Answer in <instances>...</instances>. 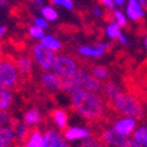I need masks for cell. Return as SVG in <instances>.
<instances>
[{
  "mask_svg": "<svg viewBox=\"0 0 147 147\" xmlns=\"http://www.w3.org/2000/svg\"><path fill=\"white\" fill-rule=\"evenodd\" d=\"M73 109L90 122L100 124L105 119V104L101 96L86 90H79L71 95Z\"/></svg>",
  "mask_w": 147,
  "mask_h": 147,
  "instance_id": "1",
  "label": "cell"
},
{
  "mask_svg": "<svg viewBox=\"0 0 147 147\" xmlns=\"http://www.w3.org/2000/svg\"><path fill=\"white\" fill-rule=\"evenodd\" d=\"M106 107L109 113L115 115H126L136 120H141L145 115V111L141 101L131 93L119 92L109 100H106Z\"/></svg>",
  "mask_w": 147,
  "mask_h": 147,
  "instance_id": "2",
  "label": "cell"
},
{
  "mask_svg": "<svg viewBox=\"0 0 147 147\" xmlns=\"http://www.w3.org/2000/svg\"><path fill=\"white\" fill-rule=\"evenodd\" d=\"M20 73L18 71L16 59L12 57H3L0 60V85L9 90H18L20 82Z\"/></svg>",
  "mask_w": 147,
  "mask_h": 147,
  "instance_id": "3",
  "label": "cell"
},
{
  "mask_svg": "<svg viewBox=\"0 0 147 147\" xmlns=\"http://www.w3.org/2000/svg\"><path fill=\"white\" fill-rule=\"evenodd\" d=\"M33 57L36 63H38V65L40 66V68L46 72L52 71L57 59L55 52L48 50L41 44H35L33 46Z\"/></svg>",
  "mask_w": 147,
  "mask_h": 147,
  "instance_id": "4",
  "label": "cell"
},
{
  "mask_svg": "<svg viewBox=\"0 0 147 147\" xmlns=\"http://www.w3.org/2000/svg\"><path fill=\"white\" fill-rule=\"evenodd\" d=\"M92 134L99 140L102 147H119L126 139V137L115 132L113 127L112 128L100 127L98 131L92 132Z\"/></svg>",
  "mask_w": 147,
  "mask_h": 147,
  "instance_id": "5",
  "label": "cell"
},
{
  "mask_svg": "<svg viewBox=\"0 0 147 147\" xmlns=\"http://www.w3.org/2000/svg\"><path fill=\"white\" fill-rule=\"evenodd\" d=\"M52 71L61 79H65L74 74L78 71V66H77V63L72 58L66 55H58Z\"/></svg>",
  "mask_w": 147,
  "mask_h": 147,
  "instance_id": "6",
  "label": "cell"
},
{
  "mask_svg": "<svg viewBox=\"0 0 147 147\" xmlns=\"http://www.w3.org/2000/svg\"><path fill=\"white\" fill-rule=\"evenodd\" d=\"M78 74L81 81V88L86 90L92 93H100L102 91V84L100 80L94 78L91 73L84 71V69H78Z\"/></svg>",
  "mask_w": 147,
  "mask_h": 147,
  "instance_id": "7",
  "label": "cell"
},
{
  "mask_svg": "<svg viewBox=\"0 0 147 147\" xmlns=\"http://www.w3.org/2000/svg\"><path fill=\"white\" fill-rule=\"evenodd\" d=\"M20 144L24 147H45L44 134L38 128L30 127Z\"/></svg>",
  "mask_w": 147,
  "mask_h": 147,
  "instance_id": "8",
  "label": "cell"
},
{
  "mask_svg": "<svg viewBox=\"0 0 147 147\" xmlns=\"http://www.w3.org/2000/svg\"><path fill=\"white\" fill-rule=\"evenodd\" d=\"M44 142L45 147H69L63 134L55 129H47L44 133Z\"/></svg>",
  "mask_w": 147,
  "mask_h": 147,
  "instance_id": "9",
  "label": "cell"
},
{
  "mask_svg": "<svg viewBox=\"0 0 147 147\" xmlns=\"http://www.w3.org/2000/svg\"><path fill=\"white\" fill-rule=\"evenodd\" d=\"M137 126L136 119L133 118H122V119H118L117 121H114V131L118 132L119 134L124 137H127L132 132H134Z\"/></svg>",
  "mask_w": 147,
  "mask_h": 147,
  "instance_id": "10",
  "label": "cell"
},
{
  "mask_svg": "<svg viewBox=\"0 0 147 147\" xmlns=\"http://www.w3.org/2000/svg\"><path fill=\"white\" fill-rule=\"evenodd\" d=\"M63 137L67 141H74V140H81L86 139L92 136V131L84 128V127H69L63 131Z\"/></svg>",
  "mask_w": 147,
  "mask_h": 147,
  "instance_id": "11",
  "label": "cell"
},
{
  "mask_svg": "<svg viewBox=\"0 0 147 147\" xmlns=\"http://www.w3.org/2000/svg\"><path fill=\"white\" fill-rule=\"evenodd\" d=\"M41 81H42V85L45 86V88H47L48 91H52V92L61 90V86H63V79L58 77L53 72H46L41 78Z\"/></svg>",
  "mask_w": 147,
  "mask_h": 147,
  "instance_id": "12",
  "label": "cell"
},
{
  "mask_svg": "<svg viewBox=\"0 0 147 147\" xmlns=\"http://www.w3.org/2000/svg\"><path fill=\"white\" fill-rule=\"evenodd\" d=\"M16 133L9 126H0V147H13L16 145Z\"/></svg>",
  "mask_w": 147,
  "mask_h": 147,
  "instance_id": "13",
  "label": "cell"
},
{
  "mask_svg": "<svg viewBox=\"0 0 147 147\" xmlns=\"http://www.w3.org/2000/svg\"><path fill=\"white\" fill-rule=\"evenodd\" d=\"M16 64L18 67V71L22 76H30L33 69V60L30 55H19L16 59Z\"/></svg>",
  "mask_w": 147,
  "mask_h": 147,
  "instance_id": "14",
  "label": "cell"
},
{
  "mask_svg": "<svg viewBox=\"0 0 147 147\" xmlns=\"http://www.w3.org/2000/svg\"><path fill=\"white\" fill-rule=\"evenodd\" d=\"M51 118L53 120L54 124L60 128V129H66L67 128V113L64 111V109H60V108H57V109H53L51 112Z\"/></svg>",
  "mask_w": 147,
  "mask_h": 147,
  "instance_id": "15",
  "label": "cell"
},
{
  "mask_svg": "<svg viewBox=\"0 0 147 147\" xmlns=\"http://www.w3.org/2000/svg\"><path fill=\"white\" fill-rule=\"evenodd\" d=\"M41 121V114L36 108H30L24 114V124L27 127H33Z\"/></svg>",
  "mask_w": 147,
  "mask_h": 147,
  "instance_id": "16",
  "label": "cell"
},
{
  "mask_svg": "<svg viewBox=\"0 0 147 147\" xmlns=\"http://www.w3.org/2000/svg\"><path fill=\"white\" fill-rule=\"evenodd\" d=\"M13 101V93L8 87L0 85V109H7Z\"/></svg>",
  "mask_w": 147,
  "mask_h": 147,
  "instance_id": "17",
  "label": "cell"
},
{
  "mask_svg": "<svg viewBox=\"0 0 147 147\" xmlns=\"http://www.w3.org/2000/svg\"><path fill=\"white\" fill-rule=\"evenodd\" d=\"M102 99L105 98V100H109L111 98H113L117 93L120 92V87L118 86V85L113 81H106L104 85H102Z\"/></svg>",
  "mask_w": 147,
  "mask_h": 147,
  "instance_id": "18",
  "label": "cell"
},
{
  "mask_svg": "<svg viewBox=\"0 0 147 147\" xmlns=\"http://www.w3.org/2000/svg\"><path fill=\"white\" fill-rule=\"evenodd\" d=\"M78 51L81 55L85 57H91V58H100L102 57L106 52L101 48H98V47H90V46H80L78 48Z\"/></svg>",
  "mask_w": 147,
  "mask_h": 147,
  "instance_id": "19",
  "label": "cell"
},
{
  "mask_svg": "<svg viewBox=\"0 0 147 147\" xmlns=\"http://www.w3.org/2000/svg\"><path fill=\"white\" fill-rule=\"evenodd\" d=\"M40 44L42 46H45L46 48H48V50L53 51V52L61 50V42L52 35H44L40 39Z\"/></svg>",
  "mask_w": 147,
  "mask_h": 147,
  "instance_id": "20",
  "label": "cell"
},
{
  "mask_svg": "<svg viewBox=\"0 0 147 147\" xmlns=\"http://www.w3.org/2000/svg\"><path fill=\"white\" fill-rule=\"evenodd\" d=\"M91 74L96 78L100 81H107L109 78V71L107 67L102 66V65H95L93 67H91Z\"/></svg>",
  "mask_w": 147,
  "mask_h": 147,
  "instance_id": "21",
  "label": "cell"
},
{
  "mask_svg": "<svg viewBox=\"0 0 147 147\" xmlns=\"http://www.w3.org/2000/svg\"><path fill=\"white\" fill-rule=\"evenodd\" d=\"M133 139L142 147H147V125L139 127L133 134Z\"/></svg>",
  "mask_w": 147,
  "mask_h": 147,
  "instance_id": "22",
  "label": "cell"
},
{
  "mask_svg": "<svg viewBox=\"0 0 147 147\" xmlns=\"http://www.w3.org/2000/svg\"><path fill=\"white\" fill-rule=\"evenodd\" d=\"M41 16L47 21H54L58 19V12L50 5L41 7Z\"/></svg>",
  "mask_w": 147,
  "mask_h": 147,
  "instance_id": "23",
  "label": "cell"
},
{
  "mask_svg": "<svg viewBox=\"0 0 147 147\" xmlns=\"http://www.w3.org/2000/svg\"><path fill=\"white\" fill-rule=\"evenodd\" d=\"M106 34H107V36L109 39H113V40L118 39V36L121 34L120 26L118 25L115 21L112 22V24H109V25L107 26V28H106Z\"/></svg>",
  "mask_w": 147,
  "mask_h": 147,
  "instance_id": "24",
  "label": "cell"
},
{
  "mask_svg": "<svg viewBox=\"0 0 147 147\" xmlns=\"http://www.w3.org/2000/svg\"><path fill=\"white\" fill-rule=\"evenodd\" d=\"M12 120L13 117L6 109H0V126H11Z\"/></svg>",
  "mask_w": 147,
  "mask_h": 147,
  "instance_id": "25",
  "label": "cell"
},
{
  "mask_svg": "<svg viewBox=\"0 0 147 147\" xmlns=\"http://www.w3.org/2000/svg\"><path fill=\"white\" fill-rule=\"evenodd\" d=\"M84 141L81 142V147H102L101 144L99 142V140H98L93 134L91 137L86 138V139H82Z\"/></svg>",
  "mask_w": 147,
  "mask_h": 147,
  "instance_id": "26",
  "label": "cell"
},
{
  "mask_svg": "<svg viewBox=\"0 0 147 147\" xmlns=\"http://www.w3.org/2000/svg\"><path fill=\"white\" fill-rule=\"evenodd\" d=\"M114 18H115V22L120 27H128V24H127V20L125 18V16L121 13L120 11H115L114 9Z\"/></svg>",
  "mask_w": 147,
  "mask_h": 147,
  "instance_id": "27",
  "label": "cell"
},
{
  "mask_svg": "<svg viewBox=\"0 0 147 147\" xmlns=\"http://www.w3.org/2000/svg\"><path fill=\"white\" fill-rule=\"evenodd\" d=\"M28 33H30V35L32 36L33 39H41L42 36L45 35L44 34V30L40 28V27H38V26H35V25L32 26V27H30Z\"/></svg>",
  "mask_w": 147,
  "mask_h": 147,
  "instance_id": "28",
  "label": "cell"
},
{
  "mask_svg": "<svg viewBox=\"0 0 147 147\" xmlns=\"http://www.w3.org/2000/svg\"><path fill=\"white\" fill-rule=\"evenodd\" d=\"M53 3V5H58V6H64L66 9H73L74 8V4H73L72 0H51Z\"/></svg>",
  "mask_w": 147,
  "mask_h": 147,
  "instance_id": "29",
  "label": "cell"
},
{
  "mask_svg": "<svg viewBox=\"0 0 147 147\" xmlns=\"http://www.w3.org/2000/svg\"><path fill=\"white\" fill-rule=\"evenodd\" d=\"M119 147H142L140 144H138L134 139H125V141L122 142Z\"/></svg>",
  "mask_w": 147,
  "mask_h": 147,
  "instance_id": "30",
  "label": "cell"
},
{
  "mask_svg": "<svg viewBox=\"0 0 147 147\" xmlns=\"http://www.w3.org/2000/svg\"><path fill=\"white\" fill-rule=\"evenodd\" d=\"M34 25L40 27V28H42V30H45V28L48 27V22L44 18H35L34 19Z\"/></svg>",
  "mask_w": 147,
  "mask_h": 147,
  "instance_id": "31",
  "label": "cell"
},
{
  "mask_svg": "<svg viewBox=\"0 0 147 147\" xmlns=\"http://www.w3.org/2000/svg\"><path fill=\"white\" fill-rule=\"evenodd\" d=\"M99 3H100L102 6L107 7L108 9H112V11L115 9V4H114L113 0H99Z\"/></svg>",
  "mask_w": 147,
  "mask_h": 147,
  "instance_id": "32",
  "label": "cell"
},
{
  "mask_svg": "<svg viewBox=\"0 0 147 147\" xmlns=\"http://www.w3.org/2000/svg\"><path fill=\"white\" fill-rule=\"evenodd\" d=\"M117 40H119V42H120V44H124L125 46H128V41H127V39H126L122 34H120V35L118 36V39H117Z\"/></svg>",
  "mask_w": 147,
  "mask_h": 147,
  "instance_id": "33",
  "label": "cell"
},
{
  "mask_svg": "<svg viewBox=\"0 0 147 147\" xmlns=\"http://www.w3.org/2000/svg\"><path fill=\"white\" fill-rule=\"evenodd\" d=\"M93 13L95 16H102V11L99 7H95V8H93Z\"/></svg>",
  "mask_w": 147,
  "mask_h": 147,
  "instance_id": "34",
  "label": "cell"
},
{
  "mask_svg": "<svg viewBox=\"0 0 147 147\" xmlns=\"http://www.w3.org/2000/svg\"><path fill=\"white\" fill-rule=\"evenodd\" d=\"M32 1L34 3L35 6H38V7H42L44 6V1H42V0H32Z\"/></svg>",
  "mask_w": 147,
  "mask_h": 147,
  "instance_id": "35",
  "label": "cell"
},
{
  "mask_svg": "<svg viewBox=\"0 0 147 147\" xmlns=\"http://www.w3.org/2000/svg\"><path fill=\"white\" fill-rule=\"evenodd\" d=\"M114 1V4L115 5H118V6H124V4H125V0H113Z\"/></svg>",
  "mask_w": 147,
  "mask_h": 147,
  "instance_id": "36",
  "label": "cell"
},
{
  "mask_svg": "<svg viewBox=\"0 0 147 147\" xmlns=\"http://www.w3.org/2000/svg\"><path fill=\"white\" fill-rule=\"evenodd\" d=\"M0 6L1 7H7L8 6V1L7 0H0Z\"/></svg>",
  "mask_w": 147,
  "mask_h": 147,
  "instance_id": "37",
  "label": "cell"
},
{
  "mask_svg": "<svg viewBox=\"0 0 147 147\" xmlns=\"http://www.w3.org/2000/svg\"><path fill=\"white\" fill-rule=\"evenodd\" d=\"M6 33V27L5 26H0V38Z\"/></svg>",
  "mask_w": 147,
  "mask_h": 147,
  "instance_id": "38",
  "label": "cell"
},
{
  "mask_svg": "<svg viewBox=\"0 0 147 147\" xmlns=\"http://www.w3.org/2000/svg\"><path fill=\"white\" fill-rule=\"evenodd\" d=\"M3 57H4V54H3V46L0 45V60L3 59Z\"/></svg>",
  "mask_w": 147,
  "mask_h": 147,
  "instance_id": "39",
  "label": "cell"
},
{
  "mask_svg": "<svg viewBox=\"0 0 147 147\" xmlns=\"http://www.w3.org/2000/svg\"><path fill=\"white\" fill-rule=\"evenodd\" d=\"M146 46H147V38H146Z\"/></svg>",
  "mask_w": 147,
  "mask_h": 147,
  "instance_id": "40",
  "label": "cell"
}]
</instances>
